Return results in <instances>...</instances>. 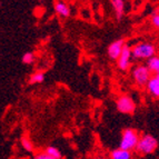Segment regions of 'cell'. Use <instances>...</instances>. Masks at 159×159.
Listing matches in <instances>:
<instances>
[{"label": "cell", "instance_id": "6da1fadb", "mask_svg": "<svg viewBox=\"0 0 159 159\" xmlns=\"http://www.w3.org/2000/svg\"><path fill=\"white\" fill-rule=\"evenodd\" d=\"M133 56L137 60H148L156 56V46L149 41H140L136 43L133 48Z\"/></svg>", "mask_w": 159, "mask_h": 159}, {"label": "cell", "instance_id": "7a4b0ae2", "mask_svg": "<svg viewBox=\"0 0 159 159\" xmlns=\"http://www.w3.org/2000/svg\"><path fill=\"white\" fill-rule=\"evenodd\" d=\"M133 80L138 87H146L151 79V72L146 65H138L131 70Z\"/></svg>", "mask_w": 159, "mask_h": 159}, {"label": "cell", "instance_id": "3957f363", "mask_svg": "<svg viewBox=\"0 0 159 159\" xmlns=\"http://www.w3.org/2000/svg\"><path fill=\"white\" fill-rule=\"evenodd\" d=\"M139 136H138L137 131L131 128L129 129H125L122 131L121 135V140L119 143V148L124 149V150H133V149L137 148V145L139 143Z\"/></svg>", "mask_w": 159, "mask_h": 159}, {"label": "cell", "instance_id": "277c9868", "mask_svg": "<svg viewBox=\"0 0 159 159\" xmlns=\"http://www.w3.org/2000/svg\"><path fill=\"white\" fill-rule=\"evenodd\" d=\"M158 147V141L157 139L151 135H143L139 139V143L137 145V151L143 155L152 154L156 148Z\"/></svg>", "mask_w": 159, "mask_h": 159}, {"label": "cell", "instance_id": "5b68a950", "mask_svg": "<svg viewBox=\"0 0 159 159\" xmlns=\"http://www.w3.org/2000/svg\"><path fill=\"white\" fill-rule=\"evenodd\" d=\"M116 107L121 114H133L136 109V102L131 97L127 95L120 96L116 101Z\"/></svg>", "mask_w": 159, "mask_h": 159}, {"label": "cell", "instance_id": "8992f818", "mask_svg": "<svg viewBox=\"0 0 159 159\" xmlns=\"http://www.w3.org/2000/svg\"><path fill=\"white\" fill-rule=\"evenodd\" d=\"M133 49L129 47V46L126 45L124 47V50H122L121 55L117 60V65H118V68L122 71H126L130 68V65H131V60H133Z\"/></svg>", "mask_w": 159, "mask_h": 159}, {"label": "cell", "instance_id": "52a82bcc", "mask_svg": "<svg viewBox=\"0 0 159 159\" xmlns=\"http://www.w3.org/2000/svg\"><path fill=\"white\" fill-rule=\"evenodd\" d=\"M126 46L124 39H118L112 41L108 47V50H107V53H108V57L111 60H118V58L121 55L122 50H124V47Z\"/></svg>", "mask_w": 159, "mask_h": 159}, {"label": "cell", "instance_id": "ba28073f", "mask_svg": "<svg viewBox=\"0 0 159 159\" xmlns=\"http://www.w3.org/2000/svg\"><path fill=\"white\" fill-rule=\"evenodd\" d=\"M55 11L61 18H68L71 15V9L65 0H56L55 2Z\"/></svg>", "mask_w": 159, "mask_h": 159}, {"label": "cell", "instance_id": "9c48e42d", "mask_svg": "<svg viewBox=\"0 0 159 159\" xmlns=\"http://www.w3.org/2000/svg\"><path fill=\"white\" fill-rule=\"evenodd\" d=\"M110 3H111V8L114 10L116 18L121 19L125 15L126 10L125 0H110Z\"/></svg>", "mask_w": 159, "mask_h": 159}, {"label": "cell", "instance_id": "30bf717a", "mask_svg": "<svg viewBox=\"0 0 159 159\" xmlns=\"http://www.w3.org/2000/svg\"><path fill=\"white\" fill-rule=\"evenodd\" d=\"M147 91L148 93L154 97V98H158L159 99V79L155 76L151 77V79L149 80L148 85L146 86Z\"/></svg>", "mask_w": 159, "mask_h": 159}, {"label": "cell", "instance_id": "8fae6325", "mask_svg": "<svg viewBox=\"0 0 159 159\" xmlns=\"http://www.w3.org/2000/svg\"><path fill=\"white\" fill-rule=\"evenodd\" d=\"M146 66L149 68L151 74H159V56H154L146 61Z\"/></svg>", "mask_w": 159, "mask_h": 159}, {"label": "cell", "instance_id": "7c38bea8", "mask_svg": "<svg viewBox=\"0 0 159 159\" xmlns=\"http://www.w3.org/2000/svg\"><path fill=\"white\" fill-rule=\"evenodd\" d=\"M110 157H111V159H131V154L128 150L118 148L112 151Z\"/></svg>", "mask_w": 159, "mask_h": 159}, {"label": "cell", "instance_id": "4fadbf2b", "mask_svg": "<svg viewBox=\"0 0 159 159\" xmlns=\"http://www.w3.org/2000/svg\"><path fill=\"white\" fill-rule=\"evenodd\" d=\"M43 80H45V74H43V71H36L30 75V77H29V82L31 85L41 84Z\"/></svg>", "mask_w": 159, "mask_h": 159}, {"label": "cell", "instance_id": "5bb4252c", "mask_svg": "<svg viewBox=\"0 0 159 159\" xmlns=\"http://www.w3.org/2000/svg\"><path fill=\"white\" fill-rule=\"evenodd\" d=\"M46 152H47L48 155H50L52 158L55 159H60L61 158V152L60 150H59L58 148H56V147H48L47 149H46Z\"/></svg>", "mask_w": 159, "mask_h": 159}, {"label": "cell", "instance_id": "9a60e30c", "mask_svg": "<svg viewBox=\"0 0 159 159\" xmlns=\"http://www.w3.org/2000/svg\"><path fill=\"white\" fill-rule=\"evenodd\" d=\"M34 59H36V57H34V55L32 52H26L22 56V62H24L25 65H31L34 62Z\"/></svg>", "mask_w": 159, "mask_h": 159}, {"label": "cell", "instance_id": "2e32d148", "mask_svg": "<svg viewBox=\"0 0 159 159\" xmlns=\"http://www.w3.org/2000/svg\"><path fill=\"white\" fill-rule=\"evenodd\" d=\"M21 146L24 147V149L27 151H32V149H34V145H32V143L28 139V138H22Z\"/></svg>", "mask_w": 159, "mask_h": 159}, {"label": "cell", "instance_id": "e0dca14e", "mask_svg": "<svg viewBox=\"0 0 159 159\" xmlns=\"http://www.w3.org/2000/svg\"><path fill=\"white\" fill-rule=\"evenodd\" d=\"M151 25L156 28L159 29V12H155L152 16H151Z\"/></svg>", "mask_w": 159, "mask_h": 159}, {"label": "cell", "instance_id": "ac0fdd59", "mask_svg": "<svg viewBox=\"0 0 159 159\" xmlns=\"http://www.w3.org/2000/svg\"><path fill=\"white\" fill-rule=\"evenodd\" d=\"M34 159H55L50 156V155H48L47 152H41V154H38L37 156L34 157Z\"/></svg>", "mask_w": 159, "mask_h": 159}, {"label": "cell", "instance_id": "d6986e66", "mask_svg": "<svg viewBox=\"0 0 159 159\" xmlns=\"http://www.w3.org/2000/svg\"><path fill=\"white\" fill-rule=\"evenodd\" d=\"M155 77H157L159 79V74H157V75H155Z\"/></svg>", "mask_w": 159, "mask_h": 159}, {"label": "cell", "instance_id": "ffe728a7", "mask_svg": "<svg viewBox=\"0 0 159 159\" xmlns=\"http://www.w3.org/2000/svg\"><path fill=\"white\" fill-rule=\"evenodd\" d=\"M98 159H102V158H98Z\"/></svg>", "mask_w": 159, "mask_h": 159}]
</instances>
